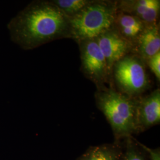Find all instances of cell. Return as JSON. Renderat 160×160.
<instances>
[{"label":"cell","mask_w":160,"mask_h":160,"mask_svg":"<svg viewBox=\"0 0 160 160\" xmlns=\"http://www.w3.org/2000/svg\"><path fill=\"white\" fill-rule=\"evenodd\" d=\"M160 122V89L157 88L147 96L137 98L136 122L139 129H148Z\"/></svg>","instance_id":"cell-8"},{"label":"cell","mask_w":160,"mask_h":160,"mask_svg":"<svg viewBox=\"0 0 160 160\" xmlns=\"http://www.w3.org/2000/svg\"><path fill=\"white\" fill-rule=\"evenodd\" d=\"M117 10L131 14L147 26L160 23V0H119Z\"/></svg>","instance_id":"cell-7"},{"label":"cell","mask_w":160,"mask_h":160,"mask_svg":"<svg viewBox=\"0 0 160 160\" xmlns=\"http://www.w3.org/2000/svg\"><path fill=\"white\" fill-rule=\"evenodd\" d=\"M95 98L98 108L104 114L116 135L128 136L137 131V98L129 97L113 87L104 86L97 88Z\"/></svg>","instance_id":"cell-2"},{"label":"cell","mask_w":160,"mask_h":160,"mask_svg":"<svg viewBox=\"0 0 160 160\" xmlns=\"http://www.w3.org/2000/svg\"><path fill=\"white\" fill-rule=\"evenodd\" d=\"M12 40L25 50L71 38L68 17L51 1H34L8 25Z\"/></svg>","instance_id":"cell-1"},{"label":"cell","mask_w":160,"mask_h":160,"mask_svg":"<svg viewBox=\"0 0 160 160\" xmlns=\"http://www.w3.org/2000/svg\"><path fill=\"white\" fill-rule=\"evenodd\" d=\"M51 1L66 16L71 18L91 3L92 0H52Z\"/></svg>","instance_id":"cell-11"},{"label":"cell","mask_w":160,"mask_h":160,"mask_svg":"<svg viewBox=\"0 0 160 160\" xmlns=\"http://www.w3.org/2000/svg\"><path fill=\"white\" fill-rule=\"evenodd\" d=\"M146 65L137 55L131 53L114 63L112 70L114 88L129 97L138 98L150 87Z\"/></svg>","instance_id":"cell-4"},{"label":"cell","mask_w":160,"mask_h":160,"mask_svg":"<svg viewBox=\"0 0 160 160\" xmlns=\"http://www.w3.org/2000/svg\"><path fill=\"white\" fill-rule=\"evenodd\" d=\"M117 12L116 1L92 0L74 16L69 18L72 40L96 39L113 26Z\"/></svg>","instance_id":"cell-3"},{"label":"cell","mask_w":160,"mask_h":160,"mask_svg":"<svg viewBox=\"0 0 160 160\" xmlns=\"http://www.w3.org/2000/svg\"><path fill=\"white\" fill-rule=\"evenodd\" d=\"M143 148H145V149L149 152L150 155H151V160H160V154L156 151H154L151 149L148 148L147 147H146L145 146H144L143 145H141Z\"/></svg>","instance_id":"cell-15"},{"label":"cell","mask_w":160,"mask_h":160,"mask_svg":"<svg viewBox=\"0 0 160 160\" xmlns=\"http://www.w3.org/2000/svg\"><path fill=\"white\" fill-rule=\"evenodd\" d=\"M147 26L137 17L117 10L112 27L133 48Z\"/></svg>","instance_id":"cell-9"},{"label":"cell","mask_w":160,"mask_h":160,"mask_svg":"<svg viewBox=\"0 0 160 160\" xmlns=\"http://www.w3.org/2000/svg\"><path fill=\"white\" fill-rule=\"evenodd\" d=\"M160 52V23L146 27L140 35L132 53L137 55L145 62Z\"/></svg>","instance_id":"cell-10"},{"label":"cell","mask_w":160,"mask_h":160,"mask_svg":"<svg viewBox=\"0 0 160 160\" xmlns=\"http://www.w3.org/2000/svg\"><path fill=\"white\" fill-rule=\"evenodd\" d=\"M96 40L106 59L112 76V70L114 63L126 55L132 53L133 48L113 27L97 36Z\"/></svg>","instance_id":"cell-6"},{"label":"cell","mask_w":160,"mask_h":160,"mask_svg":"<svg viewBox=\"0 0 160 160\" xmlns=\"http://www.w3.org/2000/svg\"><path fill=\"white\" fill-rule=\"evenodd\" d=\"M82 160H117L113 150L106 147H97L88 151Z\"/></svg>","instance_id":"cell-12"},{"label":"cell","mask_w":160,"mask_h":160,"mask_svg":"<svg viewBox=\"0 0 160 160\" xmlns=\"http://www.w3.org/2000/svg\"><path fill=\"white\" fill-rule=\"evenodd\" d=\"M77 43L80 48L81 70L86 78L94 82L97 88L107 84L112 86V76L96 39L82 40Z\"/></svg>","instance_id":"cell-5"},{"label":"cell","mask_w":160,"mask_h":160,"mask_svg":"<svg viewBox=\"0 0 160 160\" xmlns=\"http://www.w3.org/2000/svg\"><path fill=\"white\" fill-rule=\"evenodd\" d=\"M125 160H144L143 158L139 155L133 149H130L128 151L126 154Z\"/></svg>","instance_id":"cell-14"},{"label":"cell","mask_w":160,"mask_h":160,"mask_svg":"<svg viewBox=\"0 0 160 160\" xmlns=\"http://www.w3.org/2000/svg\"><path fill=\"white\" fill-rule=\"evenodd\" d=\"M152 72L154 74L158 82L160 81V52L157 53L152 57L149 58L145 61Z\"/></svg>","instance_id":"cell-13"}]
</instances>
